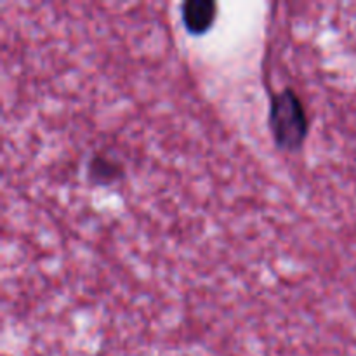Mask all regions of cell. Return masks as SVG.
I'll list each match as a JSON object with an SVG mask.
<instances>
[{
	"instance_id": "2",
	"label": "cell",
	"mask_w": 356,
	"mask_h": 356,
	"mask_svg": "<svg viewBox=\"0 0 356 356\" xmlns=\"http://www.w3.org/2000/svg\"><path fill=\"white\" fill-rule=\"evenodd\" d=\"M181 19L191 35H205L218 19V2L214 0H184Z\"/></svg>"
},
{
	"instance_id": "3",
	"label": "cell",
	"mask_w": 356,
	"mask_h": 356,
	"mask_svg": "<svg viewBox=\"0 0 356 356\" xmlns=\"http://www.w3.org/2000/svg\"><path fill=\"white\" fill-rule=\"evenodd\" d=\"M87 177L94 184L108 186V184L117 183L118 179L124 177V167L111 156L96 153V155L90 156L89 163H87Z\"/></svg>"
},
{
	"instance_id": "1",
	"label": "cell",
	"mask_w": 356,
	"mask_h": 356,
	"mask_svg": "<svg viewBox=\"0 0 356 356\" xmlns=\"http://www.w3.org/2000/svg\"><path fill=\"white\" fill-rule=\"evenodd\" d=\"M270 131L275 145L284 152H298L308 138L309 122L305 104L292 87L273 94L270 101Z\"/></svg>"
}]
</instances>
